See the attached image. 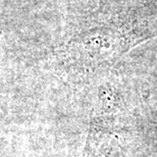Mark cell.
Listing matches in <instances>:
<instances>
[{
    "mask_svg": "<svg viewBox=\"0 0 157 157\" xmlns=\"http://www.w3.org/2000/svg\"><path fill=\"white\" fill-rule=\"evenodd\" d=\"M151 33L134 21H107L74 36L59 51V58L68 71H94L114 63L132 47L151 38Z\"/></svg>",
    "mask_w": 157,
    "mask_h": 157,
    "instance_id": "obj_1",
    "label": "cell"
}]
</instances>
